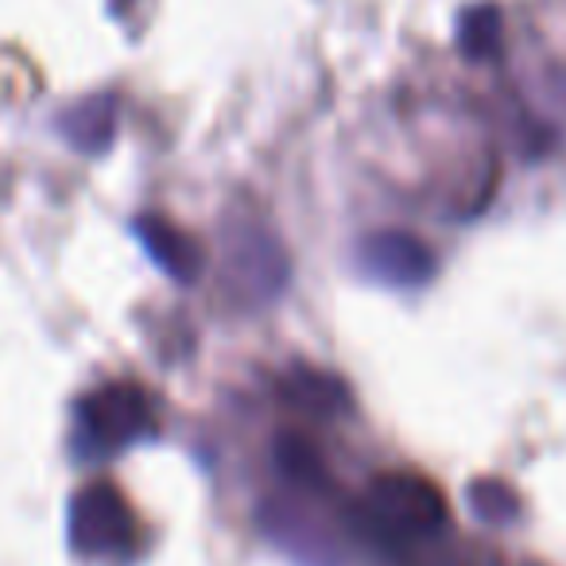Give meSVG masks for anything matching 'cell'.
Returning <instances> with one entry per match:
<instances>
[{"instance_id":"1","label":"cell","mask_w":566,"mask_h":566,"mask_svg":"<svg viewBox=\"0 0 566 566\" xmlns=\"http://www.w3.org/2000/svg\"><path fill=\"white\" fill-rule=\"evenodd\" d=\"M136 524L128 512L125 496L105 481L86 485L71 504V539L78 555L102 558V555H120L133 543Z\"/></svg>"},{"instance_id":"2","label":"cell","mask_w":566,"mask_h":566,"mask_svg":"<svg viewBox=\"0 0 566 566\" xmlns=\"http://www.w3.org/2000/svg\"><path fill=\"white\" fill-rule=\"evenodd\" d=\"M373 516L392 532H427L442 520V496L416 473H380L369 489Z\"/></svg>"},{"instance_id":"3","label":"cell","mask_w":566,"mask_h":566,"mask_svg":"<svg viewBox=\"0 0 566 566\" xmlns=\"http://www.w3.org/2000/svg\"><path fill=\"white\" fill-rule=\"evenodd\" d=\"M82 423H86L90 439L105 450L128 447V442L144 439L151 431V408L148 396L133 385H109L94 392L82 408Z\"/></svg>"},{"instance_id":"4","label":"cell","mask_w":566,"mask_h":566,"mask_svg":"<svg viewBox=\"0 0 566 566\" xmlns=\"http://www.w3.org/2000/svg\"><path fill=\"white\" fill-rule=\"evenodd\" d=\"M365 264L388 283H423L431 272L427 249L408 233H377L365 241Z\"/></svg>"},{"instance_id":"5","label":"cell","mask_w":566,"mask_h":566,"mask_svg":"<svg viewBox=\"0 0 566 566\" xmlns=\"http://www.w3.org/2000/svg\"><path fill=\"white\" fill-rule=\"evenodd\" d=\"M136 229H140V237H144V244H148L151 256H156L159 264L175 275V280H195L198 268H202V256H198V244L190 241L182 229L167 226L164 218H140L136 221Z\"/></svg>"},{"instance_id":"6","label":"cell","mask_w":566,"mask_h":566,"mask_svg":"<svg viewBox=\"0 0 566 566\" xmlns=\"http://www.w3.org/2000/svg\"><path fill=\"white\" fill-rule=\"evenodd\" d=\"M113 125H117V113H113V97H94V102H82L74 113H66L63 128L82 151H97L109 144Z\"/></svg>"},{"instance_id":"7","label":"cell","mask_w":566,"mask_h":566,"mask_svg":"<svg viewBox=\"0 0 566 566\" xmlns=\"http://www.w3.org/2000/svg\"><path fill=\"white\" fill-rule=\"evenodd\" d=\"M493 35H496V12L493 9H481L465 20V48L470 51H485Z\"/></svg>"}]
</instances>
